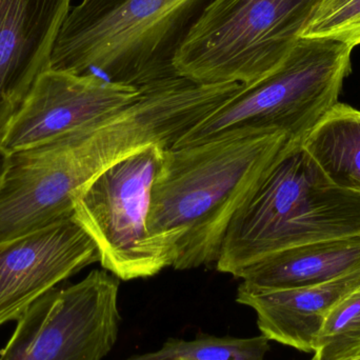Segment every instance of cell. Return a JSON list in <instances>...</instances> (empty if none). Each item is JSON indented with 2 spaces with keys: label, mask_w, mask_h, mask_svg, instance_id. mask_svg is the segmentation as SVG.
I'll return each mask as SVG.
<instances>
[{
  "label": "cell",
  "mask_w": 360,
  "mask_h": 360,
  "mask_svg": "<svg viewBox=\"0 0 360 360\" xmlns=\"http://www.w3.org/2000/svg\"><path fill=\"white\" fill-rule=\"evenodd\" d=\"M288 141L283 133L234 131L166 150L147 228L169 266L184 271L216 264L231 219Z\"/></svg>",
  "instance_id": "1"
},
{
  "label": "cell",
  "mask_w": 360,
  "mask_h": 360,
  "mask_svg": "<svg viewBox=\"0 0 360 360\" xmlns=\"http://www.w3.org/2000/svg\"><path fill=\"white\" fill-rule=\"evenodd\" d=\"M360 237V193L334 184L300 141H288L233 216L216 262L241 271L281 250Z\"/></svg>",
  "instance_id": "2"
},
{
  "label": "cell",
  "mask_w": 360,
  "mask_h": 360,
  "mask_svg": "<svg viewBox=\"0 0 360 360\" xmlns=\"http://www.w3.org/2000/svg\"><path fill=\"white\" fill-rule=\"evenodd\" d=\"M212 0H82L59 32L49 69L127 86L176 76L175 55Z\"/></svg>",
  "instance_id": "3"
},
{
  "label": "cell",
  "mask_w": 360,
  "mask_h": 360,
  "mask_svg": "<svg viewBox=\"0 0 360 360\" xmlns=\"http://www.w3.org/2000/svg\"><path fill=\"white\" fill-rule=\"evenodd\" d=\"M353 49L326 38H300L278 68L241 86L173 148L188 147L234 131L283 133L302 141L338 105L351 73Z\"/></svg>",
  "instance_id": "4"
},
{
  "label": "cell",
  "mask_w": 360,
  "mask_h": 360,
  "mask_svg": "<svg viewBox=\"0 0 360 360\" xmlns=\"http://www.w3.org/2000/svg\"><path fill=\"white\" fill-rule=\"evenodd\" d=\"M321 0H212L175 55L180 77L248 86L295 48Z\"/></svg>",
  "instance_id": "5"
},
{
  "label": "cell",
  "mask_w": 360,
  "mask_h": 360,
  "mask_svg": "<svg viewBox=\"0 0 360 360\" xmlns=\"http://www.w3.org/2000/svg\"><path fill=\"white\" fill-rule=\"evenodd\" d=\"M166 150L150 145L118 160L74 198L73 217L96 243L103 269L120 281L149 278L170 268L147 228L152 188Z\"/></svg>",
  "instance_id": "6"
},
{
  "label": "cell",
  "mask_w": 360,
  "mask_h": 360,
  "mask_svg": "<svg viewBox=\"0 0 360 360\" xmlns=\"http://www.w3.org/2000/svg\"><path fill=\"white\" fill-rule=\"evenodd\" d=\"M118 292L120 279L105 269L54 288L17 319L0 360H103L120 333Z\"/></svg>",
  "instance_id": "7"
},
{
  "label": "cell",
  "mask_w": 360,
  "mask_h": 360,
  "mask_svg": "<svg viewBox=\"0 0 360 360\" xmlns=\"http://www.w3.org/2000/svg\"><path fill=\"white\" fill-rule=\"evenodd\" d=\"M139 96L141 89L110 82L94 74L46 70L0 139V155L6 158L94 126Z\"/></svg>",
  "instance_id": "8"
},
{
  "label": "cell",
  "mask_w": 360,
  "mask_h": 360,
  "mask_svg": "<svg viewBox=\"0 0 360 360\" xmlns=\"http://www.w3.org/2000/svg\"><path fill=\"white\" fill-rule=\"evenodd\" d=\"M96 262V243L74 217L0 243V327Z\"/></svg>",
  "instance_id": "9"
},
{
  "label": "cell",
  "mask_w": 360,
  "mask_h": 360,
  "mask_svg": "<svg viewBox=\"0 0 360 360\" xmlns=\"http://www.w3.org/2000/svg\"><path fill=\"white\" fill-rule=\"evenodd\" d=\"M72 0H0V139L53 49Z\"/></svg>",
  "instance_id": "10"
},
{
  "label": "cell",
  "mask_w": 360,
  "mask_h": 360,
  "mask_svg": "<svg viewBox=\"0 0 360 360\" xmlns=\"http://www.w3.org/2000/svg\"><path fill=\"white\" fill-rule=\"evenodd\" d=\"M360 287V269L319 285L262 290L241 283L236 302L257 315L262 335L302 352H313L315 340L334 307Z\"/></svg>",
  "instance_id": "11"
},
{
  "label": "cell",
  "mask_w": 360,
  "mask_h": 360,
  "mask_svg": "<svg viewBox=\"0 0 360 360\" xmlns=\"http://www.w3.org/2000/svg\"><path fill=\"white\" fill-rule=\"evenodd\" d=\"M360 269V237L304 243L262 258L239 273L245 285L262 290L319 285Z\"/></svg>",
  "instance_id": "12"
},
{
  "label": "cell",
  "mask_w": 360,
  "mask_h": 360,
  "mask_svg": "<svg viewBox=\"0 0 360 360\" xmlns=\"http://www.w3.org/2000/svg\"><path fill=\"white\" fill-rule=\"evenodd\" d=\"M302 146L334 184L360 193V110L338 103Z\"/></svg>",
  "instance_id": "13"
},
{
  "label": "cell",
  "mask_w": 360,
  "mask_h": 360,
  "mask_svg": "<svg viewBox=\"0 0 360 360\" xmlns=\"http://www.w3.org/2000/svg\"><path fill=\"white\" fill-rule=\"evenodd\" d=\"M269 344L264 335L237 338L205 334L188 342L169 338L160 350L124 360H266Z\"/></svg>",
  "instance_id": "14"
},
{
  "label": "cell",
  "mask_w": 360,
  "mask_h": 360,
  "mask_svg": "<svg viewBox=\"0 0 360 360\" xmlns=\"http://www.w3.org/2000/svg\"><path fill=\"white\" fill-rule=\"evenodd\" d=\"M313 352L316 360L360 359V287L328 315Z\"/></svg>",
  "instance_id": "15"
},
{
  "label": "cell",
  "mask_w": 360,
  "mask_h": 360,
  "mask_svg": "<svg viewBox=\"0 0 360 360\" xmlns=\"http://www.w3.org/2000/svg\"><path fill=\"white\" fill-rule=\"evenodd\" d=\"M302 37L360 46V0H321Z\"/></svg>",
  "instance_id": "16"
},
{
  "label": "cell",
  "mask_w": 360,
  "mask_h": 360,
  "mask_svg": "<svg viewBox=\"0 0 360 360\" xmlns=\"http://www.w3.org/2000/svg\"><path fill=\"white\" fill-rule=\"evenodd\" d=\"M2 162H4V156L0 155V168H1Z\"/></svg>",
  "instance_id": "17"
},
{
  "label": "cell",
  "mask_w": 360,
  "mask_h": 360,
  "mask_svg": "<svg viewBox=\"0 0 360 360\" xmlns=\"http://www.w3.org/2000/svg\"><path fill=\"white\" fill-rule=\"evenodd\" d=\"M311 360H316V359H315V357H313V359H311Z\"/></svg>",
  "instance_id": "18"
},
{
  "label": "cell",
  "mask_w": 360,
  "mask_h": 360,
  "mask_svg": "<svg viewBox=\"0 0 360 360\" xmlns=\"http://www.w3.org/2000/svg\"><path fill=\"white\" fill-rule=\"evenodd\" d=\"M355 360H360V359H355Z\"/></svg>",
  "instance_id": "19"
}]
</instances>
